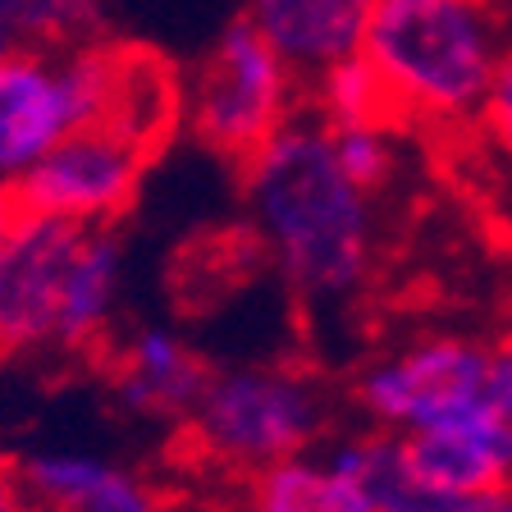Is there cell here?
<instances>
[{
  "label": "cell",
  "mask_w": 512,
  "mask_h": 512,
  "mask_svg": "<svg viewBox=\"0 0 512 512\" xmlns=\"http://www.w3.org/2000/svg\"><path fill=\"white\" fill-rule=\"evenodd\" d=\"M5 234H10V211H5V192H0V243H5Z\"/></svg>",
  "instance_id": "21"
},
{
  "label": "cell",
  "mask_w": 512,
  "mask_h": 512,
  "mask_svg": "<svg viewBox=\"0 0 512 512\" xmlns=\"http://www.w3.org/2000/svg\"><path fill=\"white\" fill-rule=\"evenodd\" d=\"M512 19L485 0H371L362 60L403 128H476Z\"/></svg>",
  "instance_id": "2"
},
{
  "label": "cell",
  "mask_w": 512,
  "mask_h": 512,
  "mask_svg": "<svg viewBox=\"0 0 512 512\" xmlns=\"http://www.w3.org/2000/svg\"><path fill=\"white\" fill-rule=\"evenodd\" d=\"M334 403L325 384L302 366L247 362L206 375L202 394L183 416V439L197 458L234 476L270 467L293 453H311L330 435Z\"/></svg>",
  "instance_id": "4"
},
{
  "label": "cell",
  "mask_w": 512,
  "mask_h": 512,
  "mask_svg": "<svg viewBox=\"0 0 512 512\" xmlns=\"http://www.w3.org/2000/svg\"><path fill=\"white\" fill-rule=\"evenodd\" d=\"M485 5H499V10H508V0H485Z\"/></svg>",
  "instance_id": "23"
},
{
  "label": "cell",
  "mask_w": 512,
  "mask_h": 512,
  "mask_svg": "<svg viewBox=\"0 0 512 512\" xmlns=\"http://www.w3.org/2000/svg\"><path fill=\"white\" fill-rule=\"evenodd\" d=\"M243 480V512H362L316 448L279 458Z\"/></svg>",
  "instance_id": "13"
},
{
  "label": "cell",
  "mask_w": 512,
  "mask_h": 512,
  "mask_svg": "<svg viewBox=\"0 0 512 512\" xmlns=\"http://www.w3.org/2000/svg\"><path fill=\"white\" fill-rule=\"evenodd\" d=\"M476 128L499 147V156L512 165V37L499 55V69H494V83L485 92V106H480Z\"/></svg>",
  "instance_id": "18"
},
{
  "label": "cell",
  "mask_w": 512,
  "mask_h": 512,
  "mask_svg": "<svg viewBox=\"0 0 512 512\" xmlns=\"http://www.w3.org/2000/svg\"><path fill=\"white\" fill-rule=\"evenodd\" d=\"M78 128L64 51L10 46L0 55V179H14Z\"/></svg>",
  "instance_id": "9"
},
{
  "label": "cell",
  "mask_w": 512,
  "mask_h": 512,
  "mask_svg": "<svg viewBox=\"0 0 512 512\" xmlns=\"http://www.w3.org/2000/svg\"><path fill=\"white\" fill-rule=\"evenodd\" d=\"M320 453L334 467V476L348 485V494L357 499L362 512H448L453 508L435 490L421 485V476L412 471V462L403 453V435H389V430L371 426L362 435L330 439Z\"/></svg>",
  "instance_id": "12"
},
{
  "label": "cell",
  "mask_w": 512,
  "mask_h": 512,
  "mask_svg": "<svg viewBox=\"0 0 512 512\" xmlns=\"http://www.w3.org/2000/svg\"><path fill=\"white\" fill-rule=\"evenodd\" d=\"M5 512H32V508H23V503H14V508H5Z\"/></svg>",
  "instance_id": "24"
},
{
  "label": "cell",
  "mask_w": 512,
  "mask_h": 512,
  "mask_svg": "<svg viewBox=\"0 0 512 512\" xmlns=\"http://www.w3.org/2000/svg\"><path fill=\"white\" fill-rule=\"evenodd\" d=\"M156 151L133 142L119 128H74L37 165L14 179H0L10 224L32 215H69V220H119L138 202L142 174Z\"/></svg>",
  "instance_id": "7"
},
{
  "label": "cell",
  "mask_w": 512,
  "mask_h": 512,
  "mask_svg": "<svg viewBox=\"0 0 512 512\" xmlns=\"http://www.w3.org/2000/svg\"><path fill=\"white\" fill-rule=\"evenodd\" d=\"M10 46H14V42H10V32H5V28H0V55H5V51H10Z\"/></svg>",
  "instance_id": "22"
},
{
  "label": "cell",
  "mask_w": 512,
  "mask_h": 512,
  "mask_svg": "<svg viewBox=\"0 0 512 512\" xmlns=\"http://www.w3.org/2000/svg\"><path fill=\"white\" fill-rule=\"evenodd\" d=\"M101 362L115 380L119 403L138 416H156V421H183L211 375L202 352L170 330H142L124 348L106 343Z\"/></svg>",
  "instance_id": "10"
},
{
  "label": "cell",
  "mask_w": 512,
  "mask_h": 512,
  "mask_svg": "<svg viewBox=\"0 0 512 512\" xmlns=\"http://www.w3.org/2000/svg\"><path fill=\"white\" fill-rule=\"evenodd\" d=\"M371 0H243V19L307 83L325 64L357 55Z\"/></svg>",
  "instance_id": "11"
},
{
  "label": "cell",
  "mask_w": 512,
  "mask_h": 512,
  "mask_svg": "<svg viewBox=\"0 0 512 512\" xmlns=\"http://www.w3.org/2000/svg\"><path fill=\"white\" fill-rule=\"evenodd\" d=\"M119 220L32 215L0 243V357L55 348L101 357L119 293Z\"/></svg>",
  "instance_id": "3"
},
{
  "label": "cell",
  "mask_w": 512,
  "mask_h": 512,
  "mask_svg": "<svg viewBox=\"0 0 512 512\" xmlns=\"http://www.w3.org/2000/svg\"><path fill=\"white\" fill-rule=\"evenodd\" d=\"M448 512H512V485H503V490H485V494H471V499H458Z\"/></svg>",
  "instance_id": "20"
},
{
  "label": "cell",
  "mask_w": 512,
  "mask_h": 512,
  "mask_svg": "<svg viewBox=\"0 0 512 512\" xmlns=\"http://www.w3.org/2000/svg\"><path fill=\"white\" fill-rule=\"evenodd\" d=\"M403 453L426 490L444 503L512 485V416L494 398L462 407L426 430L403 435Z\"/></svg>",
  "instance_id": "8"
},
{
  "label": "cell",
  "mask_w": 512,
  "mask_h": 512,
  "mask_svg": "<svg viewBox=\"0 0 512 512\" xmlns=\"http://www.w3.org/2000/svg\"><path fill=\"white\" fill-rule=\"evenodd\" d=\"M480 398H490V343L458 330L407 339L352 375L357 412L389 435L426 430Z\"/></svg>",
  "instance_id": "6"
},
{
  "label": "cell",
  "mask_w": 512,
  "mask_h": 512,
  "mask_svg": "<svg viewBox=\"0 0 512 512\" xmlns=\"http://www.w3.org/2000/svg\"><path fill=\"white\" fill-rule=\"evenodd\" d=\"M330 128V124H325ZM334 156H339L343 174H348L357 188H366L371 197H380L398 174V142H403V124L394 119H362V124H334Z\"/></svg>",
  "instance_id": "16"
},
{
  "label": "cell",
  "mask_w": 512,
  "mask_h": 512,
  "mask_svg": "<svg viewBox=\"0 0 512 512\" xmlns=\"http://www.w3.org/2000/svg\"><path fill=\"white\" fill-rule=\"evenodd\" d=\"M490 398L512 416V316L499 343H490Z\"/></svg>",
  "instance_id": "19"
},
{
  "label": "cell",
  "mask_w": 512,
  "mask_h": 512,
  "mask_svg": "<svg viewBox=\"0 0 512 512\" xmlns=\"http://www.w3.org/2000/svg\"><path fill=\"white\" fill-rule=\"evenodd\" d=\"M55 512H170V503H165L160 490H151L147 480L101 462V471L87 480V490L74 494Z\"/></svg>",
  "instance_id": "17"
},
{
  "label": "cell",
  "mask_w": 512,
  "mask_h": 512,
  "mask_svg": "<svg viewBox=\"0 0 512 512\" xmlns=\"http://www.w3.org/2000/svg\"><path fill=\"white\" fill-rule=\"evenodd\" d=\"M302 110L320 119V124H362V119H394L389 101H384L380 78L371 74V64L357 55L325 64L320 74H311L302 83ZM398 124V119H394Z\"/></svg>",
  "instance_id": "14"
},
{
  "label": "cell",
  "mask_w": 512,
  "mask_h": 512,
  "mask_svg": "<svg viewBox=\"0 0 512 512\" xmlns=\"http://www.w3.org/2000/svg\"><path fill=\"white\" fill-rule=\"evenodd\" d=\"M0 28L14 46H78L101 37V0H0Z\"/></svg>",
  "instance_id": "15"
},
{
  "label": "cell",
  "mask_w": 512,
  "mask_h": 512,
  "mask_svg": "<svg viewBox=\"0 0 512 512\" xmlns=\"http://www.w3.org/2000/svg\"><path fill=\"white\" fill-rule=\"evenodd\" d=\"M302 110V78L279 51L234 19L179 83V124L211 156L243 165Z\"/></svg>",
  "instance_id": "5"
},
{
  "label": "cell",
  "mask_w": 512,
  "mask_h": 512,
  "mask_svg": "<svg viewBox=\"0 0 512 512\" xmlns=\"http://www.w3.org/2000/svg\"><path fill=\"white\" fill-rule=\"evenodd\" d=\"M508 19H512V0H508Z\"/></svg>",
  "instance_id": "25"
},
{
  "label": "cell",
  "mask_w": 512,
  "mask_h": 512,
  "mask_svg": "<svg viewBox=\"0 0 512 512\" xmlns=\"http://www.w3.org/2000/svg\"><path fill=\"white\" fill-rule=\"evenodd\" d=\"M252 238L302 302H348L375 270V197L343 174L330 128L298 110L238 165Z\"/></svg>",
  "instance_id": "1"
}]
</instances>
